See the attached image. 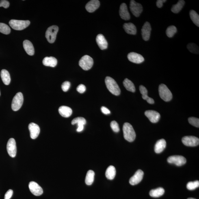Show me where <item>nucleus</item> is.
Returning <instances> with one entry per match:
<instances>
[{"label": "nucleus", "instance_id": "nucleus-4", "mask_svg": "<svg viewBox=\"0 0 199 199\" xmlns=\"http://www.w3.org/2000/svg\"><path fill=\"white\" fill-rule=\"evenodd\" d=\"M159 92L160 97L165 101H169L172 99V93L166 86L164 84H161L159 85Z\"/></svg>", "mask_w": 199, "mask_h": 199}, {"label": "nucleus", "instance_id": "nucleus-40", "mask_svg": "<svg viewBox=\"0 0 199 199\" xmlns=\"http://www.w3.org/2000/svg\"><path fill=\"white\" fill-rule=\"evenodd\" d=\"M111 127L115 133H118L120 131V128L118 123L116 121H113L111 122Z\"/></svg>", "mask_w": 199, "mask_h": 199}, {"label": "nucleus", "instance_id": "nucleus-17", "mask_svg": "<svg viewBox=\"0 0 199 199\" xmlns=\"http://www.w3.org/2000/svg\"><path fill=\"white\" fill-rule=\"evenodd\" d=\"M29 129L30 132L31 138L35 139L38 136L40 133L39 126L34 123L31 122L29 124Z\"/></svg>", "mask_w": 199, "mask_h": 199}, {"label": "nucleus", "instance_id": "nucleus-33", "mask_svg": "<svg viewBox=\"0 0 199 199\" xmlns=\"http://www.w3.org/2000/svg\"><path fill=\"white\" fill-rule=\"evenodd\" d=\"M191 19L197 26L199 27V16L196 11L191 10L189 12Z\"/></svg>", "mask_w": 199, "mask_h": 199}, {"label": "nucleus", "instance_id": "nucleus-2", "mask_svg": "<svg viewBox=\"0 0 199 199\" xmlns=\"http://www.w3.org/2000/svg\"><path fill=\"white\" fill-rule=\"evenodd\" d=\"M105 83L107 88L111 94L116 96H118L120 94L121 90L117 83L116 81L109 77H106Z\"/></svg>", "mask_w": 199, "mask_h": 199}, {"label": "nucleus", "instance_id": "nucleus-39", "mask_svg": "<svg viewBox=\"0 0 199 199\" xmlns=\"http://www.w3.org/2000/svg\"><path fill=\"white\" fill-rule=\"evenodd\" d=\"M189 122V124L192 125L195 127L199 128V118L191 117L188 119Z\"/></svg>", "mask_w": 199, "mask_h": 199}, {"label": "nucleus", "instance_id": "nucleus-10", "mask_svg": "<svg viewBox=\"0 0 199 199\" xmlns=\"http://www.w3.org/2000/svg\"><path fill=\"white\" fill-rule=\"evenodd\" d=\"M182 141L185 145L188 146H196L198 145L199 144V138L192 136L183 137Z\"/></svg>", "mask_w": 199, "mask_h": 199}, {"label": "nucleus", "instance_id": "nucleus-16", "mask_svg": "<svg viewBox=\"0 0 199 199\" xmlns=\"http://www.w3.org/2000/svg\"><path fill=\"white\" fill-rule=\"evenodd\" d=\"M145 114L147 117L152 123H157L159 121L161 116L158 112L154 110H147Z\"/></svg>", "mask_w": 199, "mask_h": 199}, {"label": "nucleus", "instance_id": "nucleus-36", "mask_svg": "<svg viewBox=\"0 0 199 199\" xmlns=\"http://www.w3.org/2000/svg\"><path fill=\"white\" fill-rule=\"evenodd\" d=\"M11 31L10 28L5 23H0V32L5 34H10Z\"/></svg>", "mask_w": 199, "mask_h": 199}, {"label": "nucleus", "instance_id": "nucleus-25", "mask_svg": "<svg viewBox=\"0 0 199 199\" xmlns=\"http://www.w3.org/2000/svg\"><path fill=\"white\" fill-rule=\"evenodd\" d=\"M42 63L45 66L54 67L57 65V60L54 57H46L43 60Z\"/></svg>", "mask_w": 199, "mask_h": 199}, {"label": "nucleus", "instance_id": "nucleus-42", "mask_svg": "<svg viewBox=\"0 0 199 199\" xmlns=\"http://www.w3.org/2000/svg\"><path fill=\"white\" fill-rule=\"evenodd\" d=\"M77 91L80 94H83L85 92L86 90V87L83 84L80 85L78 86L77 89Z\"/></svg>", "mask_w": 199, "mask_h": 199}, {"label": "nucleus", "instance_id": "nucleus-3", "mask_svg": "<svg viewBox=\"0 0 199 199\" xmlns=\"http://www.w3.org/2000/svg\"><path fill=\"white\" fill-rule=\"evenodd\" d=\"M30 22L29 20H11L9 24L12 29L17 30H22L28 27Z\"/></svg>", "mask_w": 199, "mask_h": 199}, {"label": "nucleus", "instance_id": "nucleus-28", "mask_svg": "<svg viewBox=\"0 0 199 199\" xmlns=\"http://www.w3.org/2000/svg\"><path fill=\"white\" fill-rule=\"evenodd\" d=\"M105 176L109 180L114 179L116 175V169L113 165H110L108 167L105 172Z\"/></svg>", "mask_w": 199, "mask_h": 199}, {"label": "nucleus", "instance_id": "nucleus-32", "mask_svg": "<svg viewBox=\"0 0 199 199\" xmlns=\"http://www.w3.org/2000/svg\"><path fill=\"white\" fill-rule=\"evenodd\" d=\"M95 173L94 171L89 170L87 172L85 178V183L87 185H92L94 180Z\"/></svg>", "mask_w": 199, "mask_h": 199}, {"label": "nucleus", "instance_id": "nucleus-26", "mask_svg": "<svg viewBox=\"0 0 199 199\" xmlns=\"http://www.w3.org/2000/svg\"><path fill=\"white\" fill-rule=\"evenodd\" d=\"M123 28L125 31L128 34L131 35L136 34V27L133 24L131 23H125L123 25Z\"/></svg>", "mask_w": 199, "mask_h": 199}, {"label": "nucleus", "instance_id": "nucleus-30", "mask_svg": "<svg viewBox=\"0 0 199 199\" xmlns=\"http://www.w3.org/2000/svg\"><path fill=\"white\" fill-rule=\"evenodd\" d=\"M185 4V1L183 0H180L176 5H173L171 11L174 14H178L181 10Z\"/></svg>", "mask_w": 199, "mask_h": 199}, {"label": "nucleus", "instance_id": "nucleus-5", "mask_svg": "<svg viewBox=\"0 0 199 199\" xmlns=\"http://www.w3.org/2000/svg\"><path fill=\"white\" fill-rule=\"evenodd\" d=\"M58 30V27L57 26L53 25L48 27L46 30V37L50 43H53L55 42Z\"/></svg>", "mask_w": 199, "mask_h": 199}, {"label": "nucleus", "instance_id": "nucleus-18", "mask_svg": "<svg viewBox=\"0 0 199 199\" xmlns=\"http://www.w3.org/2000/svg\"><path fill=\"white\" fill-rule=\"evenodd\" d=\"M119 14L122 19L128 20L130 19V15L128 12L127 6L125 3H122L120 6Z\"/></svg>", "mask_w": 199, "mask_h": 199}, {"label": "nucleus", "instance_id": "nucleus-1", "mask_svg": "<svg viewBox=\"0 0 199 199\" xmlns=\"http://www.w3.org/2000/svg\"><path fill=\"white\" fill-rule=\"evenodd\" d=\"M124 137L125 139L129 142H133L135 139L136 133L133 126L128 122H125L123 126Z\"/></svg>", "mask_w": 199, "mask_h": 199}, {"label": "nucleus", "instance_id": "nucleus-9", "mask_svg": "<svg viewBox=\"0 0 199 199\" xmlns=\"http://www.w3.org/2000/svg\"><path fill=\"white\" fill-rule=\"evenodd\" d=\"M168 162L171 164H174L177 166H181L186 163V159L182 156H172L167 159Z\"/></svg>", "mask_w": 199, "mask_h": 199}, {"label": "nucleus", "instance_id": "nucleus-31", "mask_svg": "<svg viewBox=\"0 0 199 199\" xmlns=\"http://www.w3.org/2000/svg\"><path fill=\"white\" fill-rule=\"evenodd\" d=\"M123 85L124 86L128 91L132 92H135V88L133 82L127 78H126L123 81Z\"/></svg>", "mask_w": 199, "mask_h": 199}, {"label": "nucleus", "instance_id": "nucleus-43", "mask_svg": "<svg viewBox=\"0 0 199 199\" xmlns=\"http://www.w3.org/2000/svg\"><path fill=\"white\" fill-rule=\"evenodd\" d=\"M10 5V3L8 1L6 0L0 1V7H3L4 8L6 9L8 8Z\"/></svg>", "mask_w": 199, "mask_h": 199}, {"label": "nucleus", "instance_id": "nucleus-12", "mask_svg": "<svg viewBox=\"0 0 199 199\" xmlns=\"http://www.w3.org/2000/svg\"><path fill=\"white\" fill-rule=\"evenodd\" d=\"M29 188L31 193L36 196H40L42 194L43 191L42 187L36 182L31 181L29 184Z\"/></svg>", "mask_w": 199, "mask_h": 199}, {"label": "nucleus", "instance_id": "nucleus-23", "mask_svg": "<svg viewBox=\"0 0 199 199\" xmlns=\"http://www.w3.org/2000/svg\"><path fill=\"white\" fill-rule=\"evenodd\" d=\"M139 90H140L141 94L142 95V98L144 100H146L148 103L150 104L154 103V100L153 98L149 97L148 96V90H147L146 87L142 85H141L139 86Z\"/></svg>", "mask_w": 199, "mask_h": 199}, {"label": "nucleus", "instance_id": "nucleus-37", "mask_svg": "<svg viewBox=\"0 0 199 199\" xmlns=\"http://www.w3.org/2000/svg\"><path fill=\"white\" fill-rule=\"evenodd\" d=\"M188 49L191 53L194 54H199V47L196 44L191 43L188 44L187 46Z\"/></svg>", "mask_w": 199, "mask_h": 199}, {"label": "nucleus", "instance_id": "nucleus-45", "mask_svg": "<svg viewBox=\"0 0 199 199\" xmlns=\"http://www.w3.org/2000/svg\"><path fill=\"white\" fill-rule=\"evenodd\" d=\"M166 2V0H158L157 2V6L158 8H161L163 6V3Z\"/></svg>", "mask_w": 199, "mask_h": 199}, {"label": "nucleus", "instance_id": "nucleus-24", "mask_svg": "<svg viewBox=\"0 0 199 199\" xmlns=\"http://www.w3.org/2000/svg\"><path fill=\"white\" fill-rule=\"evenodd\" d=\"M58 111L61 116L66 118L71 116L72 113V109L66 106H62L59 107Z\"/></svg>", "mask_w": 199, "mask_h": 199}, {"label": "nucleus", "instance_id": "nucleus-41", "mask_svg": "<svg viewBox=\"0 0 199 199\" xmlns=\"http://www.w3.org/2000/svg\"><path fill=\"white\" fill-rule=\"evenodd\" d=\"M70 86V83L68 81L64 82L61 86L62 90L64 92H66L69 89Z\"/></svg>", "mask_w": 199, "mask_h": 199}, {"label": "nucleus", "instance_id": "nucleus-14", "mask_svg": "<svg viewBox=\"0 0 199 199\" xmlns=\"http://www.w3.org/2000/svg\"><path fill=\"white\" fill-rule=\"evenodd\" d=\"M144 175V173L142 170H137L134 175L130 178L129 183L133 185H137L142 181Z\"/></svg>", "mask_w": 199, "mask_h": 199}, {"label": "nucleus", "instance_id": "nucleus-21", "mask_svg": "<svg viewBox=\"0 0 199 199\" xmlns=\"http://www.w3.org/2000/svg\"><path fill=\"white\" fill-rule=\"evenodd\" d=\"M23 45L24 49L28 54L33 55L34 54V49L33 45L30 41L25 40L24 41Z\"/></svg>", "mask_w": 199, "mask_h": 199}, {"label": "nucleus", "instance_id": "nucleus-46", "mask_svg": "<svg viewBox=\"0 0 199 199\" xmlns=\"http://www.w3.org/2000/svg\"><path fill=\"white\" fill-rule=\"evenodd\" d=\"M101 111L102 112L105 114H108L110 113V111L105 107H101Z\"/></svg>", "mask_w": 199, "mask_h": 199}, {"label": "nucleus", "instance_id": "nucleus-11", "mask_svg": "<svg viewBox=\"0 0 199 199\" xmlns=\"http://www.w3.org/2000/svg\"><path fill=\"white\" fill-rule=\"evenodd\" d=\"M7 150L10 157H16L17 148L16 141L14 138H11L9 139L7 143Z\"/></svg>", "mask_w": 199, "mask_h": 199}, {"label": "nucleus", "instance_id": "nucleus-44", "mask_svg": "<svg viewBox=\"0 0 199 199\" xmlns=\"http://www.w3.org/2000/svg\"><path fill=\"white\" fill-rule=\"evenodd\" d=\"M13 191L12 189H9L6 193L4 197V199H10L12 196Z\"/></svg>", "mask_w": 199, "mask_h": 199}, {"label": "nucleus", "instance_id": "nucleus-8", "mask_svg": "<svg viewBox=\"0 0 199 199\" xmlns=\"http://www.w3.org/2000/svg\"><path fill=\"white\" fill-rule=\"evenodd\" d=\"M130 9L132 14L136 17H138L143 11L142 5L133 0L130 1Z\"/></svg>", "mask_w": 199, "mask_h": 199}, {"label": "nucleus", "instance_id": "nucleus-47", "mask_svg": "<svg viewBox=\"0 0 199 199\" xmlns=\"http://www.w3.org/2000/svg\"><path fill=\"white\" fill-rule=\"evenodd\" d=\"M187 199H196L194 198H188Z\"/></svg>", "mask_w": 199, "mask_h": 199}, {"label": "nucleus", "instance_id": "nucleus-22", "mask_svg": "<svg viewBox=\"0 0 199 199\" xmlns=\"http://www.w3.org/2000/svg\"><path fill=\"white\" fill-rule=\"evenodd\" d=\"M166 141L162 139L158 141L155 146V151L156 153H160L162 152L166 147Z\"/></svg>", "mask_w": 199, "mask_h": 199}, {"label": "nucleus", "instance_id": "nucleus-48", "mask_svg": "<svg viewBox=\"0 0 199 199\" xmlns=\"http://www.w3.org/2000/svg\"><path fill=\"white\" fill-rule=\"evenodd\" d=\"M0 95H1V92H0Z\"/></svg>", "mask_w": 199, "mask_h": 199}, {"label": "nucleus", "instance_id": "nucleus-29", "mask_svg": "<svg viewBox=\"0 0 199 199\" xmlns=\"http://www.w3.org/2000/svg\"><path fill=\"white\" fill-rule=\"evenodd\" d=\"M165 189L163 188L152 189L149 193L150 196L153 197L157 198L163 196L165 193Z\"/></svg>", "mask_w": 199, "mask_h": 199}, {"label": "nucleus", "instance_id": "nucleus-13", "mask_svg": "<svg viewBox=\"0 0 199 199\" xmlns=\"http://www.w3.org/2000/svg\"><path fill=\"white\" fill-rule=\"evenodd\" d=\"M151 27L149 22H146L141 30L142 36L143 40L147 41L149 39L151 33Z\"/></svg>", "mask_w": 199, "mask_h": 199}, {"label": "nucleus", "instance_id": "nucleus-38", "mask_svg": "<svg viewBox=\"0 0 199 199\" xmlns=\"http://www.w3.org/2000/svg\"><path fill=\"white\" fill-rule=\"evenodd\" d=\"M199 186V181H197L189 182L187 184V188L189 190H193L196 189Z\"/></svg>", "mask_w": 199, "mask_h": 199}, {"label": "nucleus", "instance_id": "nucleus-6", "mask_svg": "<svg viewBox=\"0 0 199 199\" xmlns=\"http://www.w3.org/2000/svg\"><path fill=\"white\" fill-rule=\"evenodd\" d=\"M94 63V60L89 55H85L80 59L79 65L84 70H87L92 68Z\"/></svg>", "mask_w": 199, "mask_h": 199}, {"label": "nucleus", "instance_id": "nucleus-20", "mask_svg": "<svg viewBox=\"0 0 199 199\" xmlns=\"http://www.w3.org/2000/svg\"><path fill=\"white\" fill-rule=\"evenodd\" d=\"M96 41L98 46L101 50L106 49L107 48L108 42L103 35L98 34L96 37Z\"/></svg>", "mask_w": 199, "mask_h": 199}, {"label": "nucleus", "instance_id": "nucleus-15", "mask_svg": "<svg viewBox=\"0 0 199 199\" xmlns=\"http://www.w3.org/2000/svg\"><path fill=\"white\" fill-rule=\"evenodd\" d=\"M127 57L128 60L135 64H141L144 61V58L142 55L134 52H131L128 54Z\"/></svg>", "mask_w": 199, "mask_h": 199}, {"label": "nucleus", "instance_id": "nucleus-34", "mask_svg": "<svg viewBox=\"0 0 199 199\" xmlns=\"http://www.w3.org/2000/svg\"><path fill=\"white\" fill-rule=\"evenodd\" d=\"M86 121L85 118L82 117H78L72 120L71 124L72 125L77 124L78 127H79V126H84L86 124Z\"/></svg>", "mask_w": 199, "mask_h": 199}, {"label": "nucleus", "instance_id": "nucleus-19", "mask_svg": "<svg viewBox=\"0 0 199 199\" xmlns=\"http://www.w3.org/2000/svg\"><path fill=\"white\" fill-rule=\"evenodd\" d=\"M100 6V3L98 0H92L89 1L86 6V9L89 12L92 13L94 12Z\"/></svg>", "mask_w": 199, "mask_h": 199}, {"label": "nucleus", "instance_id": "nucleus-7", "mask_svg": "<svg viewBox=\"0 0 199 199\" xmlns=\"http://www.w3.org/2000/svg\"><path fill=\"white\" fill-rule=\"evenodd\" d=\"M23 95L21 92L18 93L13 98L12 103V109L14 111H17L22 106L23 102Z\"/></svg>", "mask_w": 199, "mask_h": 199}, {"label": "nucleus", "instance_id": "nucleus-27", "mask_svg": "<svg viewBox=\"0 0 199 199\" xmlns=\"http://www.w3.org/2000/svg\"><path fill=\"white\" fill-rule=\"evenodd\" d=\"M1 78L4 83L5 85H8L10 84L11 81L10 74L7 70H2L1 73Z\"/></svg>", "mask_w": 199, "mask_h": 199}, {"label": "nucleus", "instance_id": "nucleus-35", "mask_svg": "<svg viewBox=\"0 0 199 199\" xmlns=\"http://www.w3.org/2000/svg\"><path fill=\"white\" fill-rule=\"evenodd\" d=\"M177 31L176 27L174 26H171L167 28L166 31V34L167 37L172 38Z\"/></svg>", "mask_w": 199, "mask_h": 199}]
</instances>
